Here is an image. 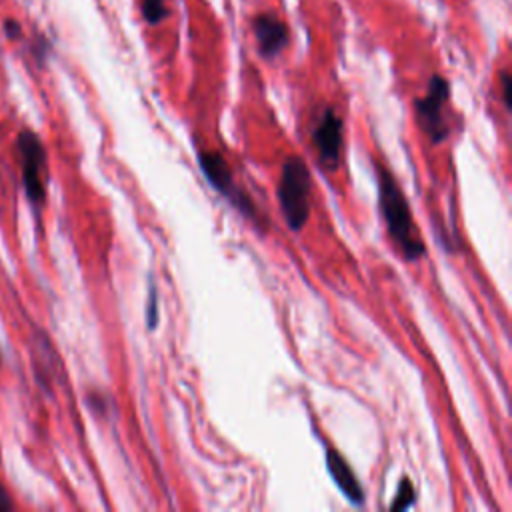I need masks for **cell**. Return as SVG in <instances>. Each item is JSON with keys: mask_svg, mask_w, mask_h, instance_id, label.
Listing matches in <instances>:
<instances>
[{"mask_svg": "<svg viewBox=\"0 0 512 512\" xmlns=\"http://www.w3.org/2000/svg\"><path fill=\"white\" fill-rule=\"evenodd\" d=\"M376 172H378V202H380V212L386 222L388 234L398 246V250L404 254L408 260H418L424 254V244L416 232L408 200L394 180L392 172L382 164L376 162Z\"/></svg>", "mask_w": 512, "mask_h": 512, "instance_id": "cell-1", "label": "cell"}, {"mask_svg": "<svg viewBox=\"0 0 512 512\" xmlns=\"http://www.w3.org/2000/svg\"><path fill=\"white\" fill-rule=\"evenodd\" d=\"M312 178L304 160L298 156L286 158L278 182V200L282 216L292 230H300L310 214Z\"/></svg>", "mask_w": 512, "mask_h": 512, "instance_id": "cell-2", "label": "cell"}, {"mask_svg": "<svg viewBox=\"0 0 512 512\" xmlns=\"http://www.w3.org/2000/svg\"><path fill=\"white\" fill-rule=\"evenodd\" d=\"M16 150L20 158L22 184H24L26 198L34 206H42L46 200V170H48L44 144L36 132L24 128L18 132Z\"/></svg>", "mask_w": 512, "mask_h": 512, "instance_id": "cell-3", "label": "cell"}, {"mask_svg": "<svg viewBox=\"0 0 512 512\" xmlns=\"http://www.w3.org/2000/svg\"><path fill=\"white\" fill-rule=\"evenodd\" d=\"M448 92H450L448 82L442 76H434L428 84L426 94L414 102L416 120H418L420 128L436 144L442 142L450 132L446 116H444V106L448 102Z\"/></svg>", "mask_w": 512, "mask_h": 512, "instance_id": "cell-4", "label": "cell"}, {"mask_svg": "<svg viewBox=\"0 0 512 512\" xmlns=\"http://www.w3.org/2000/svg\"><path fill=\"white\" fill-rule=\"evenodd\" d=\"M198 164L204 172V178L222 194L228 196L232 200V204L242 210L248 216H256L252 202L248 200V196L234 184L232 172L226 164V160L218 154V152H200L198 154Z\"/></svg>", "mask_w": 512, "mask_h": 512, "instance_id": "cell-5", "label": "cell"}, {"mask_svg": "<svg viewBox=\"0 0 512 512\" xmlns=\"http://www.w3.org/2000/svg\"><path fill=\"white\" fill-rule=\"evenodd\" d=\"M342 136H344L342 118L332 108H324V112L318 116V122L312 130V144L324 166L328 168L338 166L340 154H342Z\"/></svg>", "mask_w": 512, "mask_h": 512, "instance_id": "cell-6", "label": "cell"}, {"mask_svg": "<svg viewBox=\"0 0 512 512\" xmlns=\"http://www.w3.org/2000/svg\"><path fill=\"white\" fill-rule=\"evenodd\" d=\"M252 30L264 56H276L288 44V28L272 14H258L252 22Z\"/></svg>", "mask_w": 512, "mask_h": 512, "instance_id": "cell-7", "label": "cell"}, {"mask_svg": "<svg viewBox=\"0 0 512 512\" xmlns=\"http://www.w3.org/2000/svg\"><path fill=\"white\" fill-rule=\"evenodd\" d=\"M326 468L334 480V484L340 488V492L354 504L364 502V490L348 466L346 458L336 450V448H326Z\"/></svg>", "mask_w": 512, "mask_h": 512, "instance_id": "cell-8", "label": "cell"}, {"mask_svg": "<svg viewBox=\"0 0 512 512\" xmlns=\"http://www.w3.org/2000/svg\"><path fill=\"white\" fill-rule=\"evenodd\" d=\"M412 502H414V488H412L410 480L404 478L398 486V492H396L394 500L390 502V508L392 510H406V508L412 506Z\"/></svg>", "mask_w": 512, "mask_h": 512, "instance_id": "cell-9", "label": "cell"}, {"mask_svg": "<svg viewBox=\"0 0 512 512\" xmlns=\"http://www.w3.org/2000/svg\"><path fill=\"white\" fill-rule=\"evenodd\" d=\"M142 16L150 24H158L166 16L164 0H142Z\"/></svg>", "mask_w": 512, "mask_h": 512, "instance_id": "cell-10", "label": "cell"}, {"mask_svg": "<svg viewBox=\"0 0 512 512\" xmlns=\"http://www.w3.org/2000/svg\"><path fill=\"white\" fill-rule=\"evenodd\" d=\"M510 74L508 72H502V100H504V106L508 108L510 106Z\"/></svg>", "mask_w": 512, "mask_h": 512, "instance_id": "cell-11", "label": "cell"}, {"mask_svg": "<svg viewBox=\"0 0 512 512\" xmlns=\"http://www.w3.org/2000/svg\"><path fill=\"white\" fill-rule=\"evenodd\" d=\"M148 324L154 328L156 324V292L150 290V300H148Z\"/></svg>", "mask_w": 512, "mask_h": 512, "instance_id": "cell-12", "label": "cell"}, {"mask_svg": "<svg viewBox=\"0 0 512 512\" xmlns=\"http://www.w3.org/2000/svg\"><path fill=\"white\" fill-rule=\"evenodd\" d=\"M14 508V504H12V498H10V494H8V490L2 486V482H0V510H12Z\"/></svg>", "mask_w": 512, "mask_h": 512, "instance_id": "cell-13", "label": "cell"}, {"mask_svg": "<svg viewBox=\"0 0 512 512\" xmlns=\"http://www.w3.org/2000/svg\"><path fill=\"white\" fill-rule=\"evenodd\" d=\"M6 32H10V36H18V26L14 22H6Z\"/></svg>", "mask_w": 512, "mask_h": 512, "instance_id": "cell-14", "label": "cell"}]
</instances>
